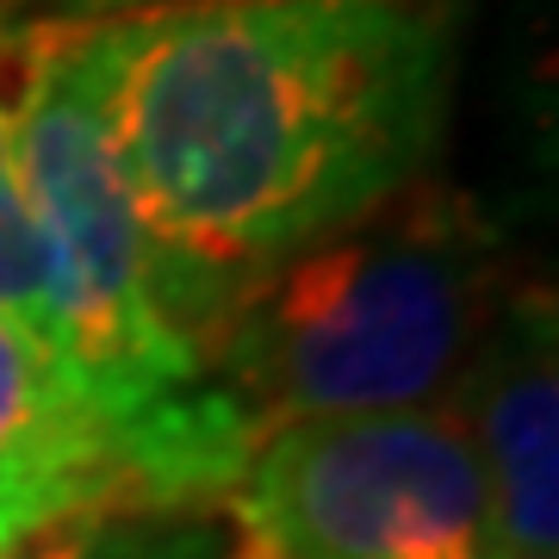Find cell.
I'll return each mask as SVG.
<instances>
[{
	"mask_svg": "<svg viewBox=\"0 0 559 559\" xmlns=\"http://www.w3.org/2000/svg\"><path fill=\"white\" fill-rule=\"evenodd\" d=\"M100 559H200V535H187V540H162V547H143V540L119 535V528H106L100 540Z\"/></svg>",
	"mask_w": 559,
	"mask_h": 559,
	"instance_id": "cell-8",
	"label": "cell"
},
{
	"mask_svg": "<svg viewBox=\"0 0 559 559\" xmlns=\"http://www.w3.org/2000/svg\"><path fill=\"white\" fill-rule=\"evenodd\" d=\"M535 559H554V554H535Z\"/></svg>",
	"mask_w": 559,
	"mask_h": 559,
	"instance_id": "cell-10",
	"label": "cell"
},
{
	"mask_svg": "<svg viewBox=\"0 0 559 559\" xmlns=\"http://www.w3.org/2000/svg\"><path fill=\"white\" fill-rule=\"evenodd\" d=\"M124 510L150 516L138 441L50 342L0 318V554Z\"/></svg>",
	"mask_w": 559,
	"mask_h": 559,
	"instance_id": "cell-4",
	"label": "cell"
},
{
	"mask_svg": "<svg viewBox=\"0 0 559 559\" xmlns=\"http://www.w3.org/2000/svg\"><path fill=\"white\" fill-rule=\"evenodd\" d=\"M448 32L423 0H193L100 20L124 193L193 342L274 261L423 180Z\"/></svg>",
	"mask_w": 559,
	"mask_h": 559,
	"instance_id": "cell-1",
	"label": "cell"
},
{
	"mask_svg": "<svg viewBox=\"0 0 559 559\" xmlns=\"http://www.w3.org/2000/svg\"><path fill=\"white\" fill-rule=\"evenodd\" d=\"M150 7H193V0H57L62 20H124V13H150Z\"/></svg>",
	"mask_w": 559,
	"mask_h": 559,
	"instance_id": "cell-9",
	"label": "cell"
},
{
	"mask_svg": "<svg viewBox=\"0 0 559 559\" xmlns=\"http://www.w3.org/2000/svg\"><path fill=\"white\" fill-rule=\"evenodd\" d=\"M498 249L466 200L404 187L237 286L205 380L267 429L454 404L498 323Z\"/></svg>",
	"mask_w": 559,
	"mask_h": 559,
	"instance_id": "cell-2",
	"label": "cell"
},
{
	"mask_svg": "<svg viewBox=\"0 0 559 559\" xmlns=\"http://www.w3.org/2000/svg\"><path fill=\"white\" fill-rule=\"evenodd\" d=\"M224 516V559H491L485 466L448 404L267 429Z\"/></svg>",
	"mask_w": 559,
	"mask_h": 559,
	"instance_id": "cell-3",
	"label": "cell"
},
{
	"mask_svg": "<svg viewBox=\"0 0 559 559\" xmlns=\"http://www.w3.org/2000/svg\"><path fill=\"white\" fill-rule=\"evenodd\" d=\"M25 75V25H0V318L57 348V261L44 242L13 156V94Z\"/></svg>",
	"mask_w": 559,
	"mask_h": 559,
	"instance_id": "cell-6",
	"label": "cell"
},
{
	"mask_svg": "<svg viewBox=\"0 0 559 559\" xmlns=\"http://www.w3.org/2000/svg\"><path fill=\"white\" fill-rule=\"evenodd\" d=\"M491 491V559L554 554L559 535V355L554 305L516 299L498 311L448 404Z\"/></svg>",
	"mask_w": 559,
	"mask_h": 559,
	"instance_id": "cell-5",
	"label": "cell"
},
{
	"mask_svg": "<svg viewBox=\"0 0 559 559\" xmlns=\"http://www.w3.org/2000/svg\"><path fill=\"white\" fill-rule=\"evenodd\" d=\"M112 522H62V528H50V535L38 540H25V547H13V554H0V559H100V540Z\"/></svg>",
	"mask_w": 559,
	"mask_h": 559,
	"instance_id": "cell-7",
	"label": "cell"
}]
</instances>
